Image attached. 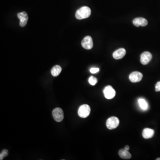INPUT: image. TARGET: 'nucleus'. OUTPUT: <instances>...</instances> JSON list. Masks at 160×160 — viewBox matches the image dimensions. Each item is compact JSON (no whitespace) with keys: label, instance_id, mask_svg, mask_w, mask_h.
I'll return each instance as SVG.
<instances>
[{"label":"nucleus","instance_id":"4468645a","mask_svg":"<svg viewBox=\"0 0 160 160\" xmlns=\"http://www.w3.org/2000/svg\"><path fill=\"white\" fill-rule=\"evenodd\" d=\"M62 68L61 66H59V65H56V66H54L52 69L51 72L52 75H53L54 77H57L62 72Z\"/></svg>","mask_w":160,"mask_h":160},{"label":"nucleus","instance_id":"9d476101","mask_svg":"<svg viewBox=\"0 0 160 160\" xmlns=\"http://www.w3.org/2000/svg\"><path fill=\"white\" fill-rule=\"evenodd\" d=\"M132 23L136 27H139L140 26H145L147 25L148 21L145 18H138L134 19L132 21Z\"/></svg>","mask_w":160,"mask_h":160},{"label":"nucleus","instance_id":"a211bd4d","mask_svg":"<svg viewBox=\"0 0 160 160\" xmlns=\"http://www.w3.org/2000/svg\"><path fill=\"white\" fill-rule=\"evenodd\" d=\"M156 91H160V81H159L156 84L155 86Z\"/></svg>","mask_w":160,"mask_h":160},{"label":"nucleus","instance_id":"20e7f679","mask_svg":"<svg viewBox=\"0 0 160 160\" xmlns=\"http://www.w3.org/2000/svg\"><path fill=\"white\" fill-rule=\"evenodd\" d=\"M119 120L116 117H112L109 118L106 122V126L109 129H115L119 126Z\"/></svg>","mask_w":160,"mask_h":160},{"label":"nucleus","instance_id":"1a4fd4ad","mask_svg":"<svg viewBox=\"0 0 160 160\" xmlns=\"http://www.w3.org/2000/svg\"><path fill=\"white\" fill-rule=\"evenodd\" d=\"M152 59V55L149 52H145L141 56V63L144 65H146Z\"/></svg>","mask_w":160,"mask_h":160},{"label":"nucleus","instance_id":"9b49d317","mask_svg":"<svg viewBox=\"0 0 160 160\" xmlns=\"http://www.w3.org/2000/svg\"><path fill=\"white\" fill-rule=\"evenodd\" d=\"M126 54V50L125 49L121 48L115 51V52L113 53V57L115 59L119 60L122 59Z\"/></svg>","mask_w":160,"mask_h":160},{"label":"nucleus","instance_id":"423d86ee","mask_svg":"<svg viewBox=\"0 0 160 160\" xmlns=\"http://www.w3.org/2000/svg\"><path fill=\"white\" fill-rule=\"evenodd\" d=\"M81 45L86 50H90L93 47V41L90 36H86L83 39L81 42Z\"/></svg>","mask_w":160,"mask_h":160},{"label":"nucleus","instance_id":"dca6fc26","mask_svg":"<svg viewBox=\"0 0 160 160\" xmlns=\"http://www.w3.org/2000/svg\"><path fill=\"white\" fill-rule=\"evenodd\" d=\"M89 82L91 85H94L97 83V80L96 77L93 76H91L89 79Z\"/></svg>","mask_w":160,"mask_h":160},{"label":"nucleus","instance_id":"aec40b11","mask_svg":"<svg viewBox=\"0 0 160 160\" xmlns=\"http://www.w3.org/2000/svg\"><path fill=\"white\" fill-rule=\"evenodd\" d=\"M125 149L127 150H129V145H125Z\"/></svg>","mask_w":160,"mask_h":160},{"label":"nucleus","instance_id":"f3484780","mask_svg":"<svg viewBox=\"0 0 160 160\" xmlns=\"http://www.w3.org/2000/svg\"><path fill=\"white\" fill-rule=\"evenodd\" d=\"M99 71V69L98 68H92L90 70V72L92 73H96Z\"/></svg>","mask_w":160,"mask_h":160},{"label":"nucleus","instance_id":"4be33fe9","mask_svg":"<svg viewBox=\"0 0 160 160\" xmlns=\"http://www.w3.org/2000/svg\"><path fill=\"white\" fill-rule=\"evenodd\" d=\"M156 160H160V158H157Z\"/></svg>","mask_w":160,"mask_h":160},{"label":"nucleus","instance_id":"7ed1b4c3","mask_svg":"<svg viewBox=\"0 0 160 160\" xmlns=\"http://www.w3.org/2000/svg\"><path fill=\"white\" fill-rule=\"evenodd\" d=\"M53 118L57 122H61L64 119V113L63 110L60 108H57L53 110L52 112Z\"/></svg>","mask_w":160,"mask_h":160},{"label":"nucleus","instance_id":"f8f14e48","mask_svg":"<svg viewBox=\"0 0 160 160\" xmlns=\"http://www.w3.org/2000/svg\"><path fill=\"white\" fill-rule=\"evenodd\" d=\"M154 131L153 129L149 128H145L144 129L142 132V136L145 139H149L153 136Z\"/></svg>","mask_w":160,"mask_h":160},{"label":"nucleus","instance_id":"6ab92c4d","mask_svg":"<svg viewBox=\"0 0 160 160\" xmlns=\"http://www.w3.org/2000/svg\"><path fill=\"white\" fill-rule=\"evenodd\" d=\"M1 154H2L4 157H6L8 156V150L7 149H4L1 153Z\"/></svg>","mask_w":160,"mask_h":160},{"label":"nucleus","instance_id":"0eeeda50","mask_svg":"<svg viewBox=\"0 0 160 160\" xmlns=\"http://www.w3.org/2000/svg\"><path fill=\"white\" fill-rule=\"evenodd\" d=\"M143 75L140 72H133L130 74L129 76V79L130 81L133 83L138 82L142 80Z\"/></svg>","mask_w":160,"mask_h":160},{"label":"nucleus","instance_id":"f257e3e1","mask_svg":"<svg viewBox=\"0 0 160 160\" xmlns=\"http://www.w3.org/2000/svg\"><path fill=\"white\" fill-rule=\"evenodd\" d=\"M91 14L90 8L87 6L81 7L76 11L75 17L79 20L89 18Z\"/></svg>","mask_w":160,"mask_h":160},{"label":"nucleus","instance_id":"f03ea898","mask_svg":"<svg viewBox=\"0 0 160 160\" xmlns=\"http://www.w3.org/2000/svg\"><path fill=\"white\" fill-rule=\"evenodd\" d=\"M90 108L88 105L80 106L78 111V115L81 118H86L89 116L90 113Z\"/></svg>","mask_w":160,"mask_h":160},{"label":"nucleus","instance_id":"6e6552de","mask_svg":"<svg viewBox=\"0 0 160 160\" xmlns=\"http://www.w3.org/2000/svg\"><path fill=\"white\" fill-rule=\"evenodd\" d=\"M18 17L20 20V25L21 27H24L27 23L28 20V16L26 12L23 11L21 13H18Z\"/></svg>","mask_w":160,"mask_h":160},{"label":"nucleus","instance_id":"412c9836","mask_svg":"<svg viewBox=\"0 0 160 160\" xmlns=\"http://www.w3.org/2000/svg\"><path fill=\"white\" fill-rule=\"evenodd\" d=\"M3 156L2 155V154H0V160H3Z\"/></svg>","mask_w":160,"mask_h":160},{"label":"nucleus","instance_id":"2eb2a0df","mask_svg":"<svg viewBox=\"0 0 160 160\" xmlns=\"http://www.w3.org/2000/svg\"><path fill=\"white\" fill-rule=\"evenodd\" d=\"M138 103L140 107L144 110H145L148 109V105L146 101L145 100L143 99H140L138 100Z\"/></svg>","mask_w":160,"mask_h":160},{"label":"nucleus","instance_id":"39448f33","mask_svg":"<svg viewBox=\"0 0 160 160\" xmlns=\"http://www.w3.org/2000/svg\"><path fill=\"white\" fill-rule=\"evenodd\" d=\"M103 92L105 97L108 99H113L116 95V92L110 85H108L105 87Z\"/></svg>","mask_w":160,"mask_h":160},{"label":"nucleus","instance_id":"ddd939ff","mask_svg":"<svg viewBox=\"0 0 160 160\" xmlns=\"http://www.w3.org/2000/svg\"><path fill=\"white\" fill-rule=\"evenodd\" d=\"M119 156L124 159H129L131 158V154L125 149H120L119 152Z\"/></svg>","mask_w":160,"mask_h":160}]
</instances>
